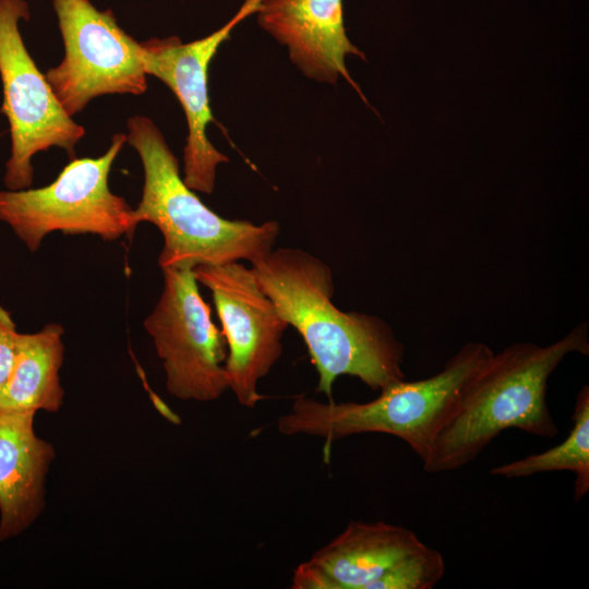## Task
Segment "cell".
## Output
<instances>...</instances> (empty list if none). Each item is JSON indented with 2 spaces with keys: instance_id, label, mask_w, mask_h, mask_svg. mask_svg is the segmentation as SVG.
Masks as SVG:
<instances>
[{
  "instance_id": "cell-11",
  "label": "cell",
  "mask_w": 589,
  "mask_h": 589,
  "mask_svg": "<svg viewBox=\"0 0 589 589\" xmlns=\"http://www.w3.org/2000/svg\"><path fill=\"white\" fill-rule=\"evenodd\" d=\"M256 14L305 76L330 84L341 76L365 100L345 62L348 55L365 57L346 34L342 0H262Z\"/></svg>"
},
{
  "instance_id": "cell-9",
  "label": "cell",
  "mask_w": 589,
  "mask_h": 589,
  "mask_svg": "<svg viewBox=\"0 0 589 589\" xmlns=\"http://www.w3.org/2000/svg\"><path fill=\"white\" fill-rule=\"evenodd\" d=\"M193 273L197 283L211 290L223 326L228 387L241 406L253 408L265 398L257 384L279 360L281 338L289 325L261 288L252 267L232 262L200 265Z\"/></svg>"
},
{
  "instance_id": "cell-7",
  "label": "cell",
  "mask_w": 589,
  "mask_h": 589,
  "mask_svg": "<svg viewBox=\"0 0 589 589\" xmlns=\"http://www.w3.org/2000/svg\"><path fill=\"white\" fill-rule=\"evenodd\" d=\"M64 56L45 76L64 111L73 117L103 95H142L147 74L141 43L124 32L111 10L89 0H52Z\"/></svg>"
},
{
  "instance_id": "cell-6",
  "label": "cell",
  "mask_w": 589,
  "mask_h": 589,
  "mask_svg": "<svg viewBox=\"0 0 589 589\" xmlns=\"http://www.w3.org/2000/svg\"><path fill=\"white\" fill-rule=\"evenodd\" d=\"M31 12L25 0H0V112L10 125L11 154L3 182L9 190L33 183L35 154L51 147L75 157V146L85 129L69 116L57 99L45 74L37 68L19 29Z\"/></svg>"
},
{
  "instance_id": "cell-2",
  "label": "cell",
  "mask_w": 589,
  "mask_h": 589,
  "mask_svg": "<svg viewBox=\"0 0 589 589\" xmlns=\"http://www.w3.org/2000/svg\"><path fill=\"white\" fill-rule=\"evenodd\" d=\"M570 353L589 354L586 322L546 346L516 342L493 352L435 440L422 462L424 471L441 473L468 465L508 429L555 437L558 428L546 402L548 382Z\"/></svg>"
},
{
  "instance_id": "cell-13",
  "label": "cell",
  "mask_w": 589,
  "mask_h": 589,
  "mask_svg": "<svg viewBox=\"0 0 589 589\" xmlns=\"http://www.w3.org/2000/svg\"><path fill=\"white\" fill-rule=\"evenodd\" d=\"M34 416L0 411V542L23 532L45 506V478L56 453L35 434Z\"/></svg>"
},
{
  "instance_id": "cell-15",
  "label": "cell",
  "mask_w": 589,
  "mask_h": 589,
  "mask_svg": "<svg viewBox=\"0 0 589 589\" xmlns=\"http://www.w3.org/2000/svg\"><path fill=\"white\" fill-rule=\"evenodd\" d=\"M573 428L568 436L548 450L528 455L496 466L490 474L507 479L526 478L538 473L570 471L575 474L574 501L578 502L589 491V387L577 393Z\"/></svg>"
},
{
  "instance_id": "cell-12",
  "label": "cell",
  "mask_w": 589,
  "mask_h": 589,
  "mask_svg": "<svg viewBox=\"0 0 589 589\" xmlns=\"http://www.w3.org/2000/svg\"><path fill=\"white\" fill-rule=\"evenodd\" d=\"M424 543L410 529L384 521H350L300 564L293 589H370L388 568Z\"/></svg>"
},
{
  "instance_id": "cell-17",
  "label": "cell",
  "mask_w": 589,
  "mask_h": 589,
  "mask_svg": "<svg viewBox=\"0 0 589 589\" xmlns=\"http://www.w3.org/2000/svg\"><path fill=\"white\" fill-rule=\"evenodd\" d=\"M19 335L10 312L0 305V392L14 364Z\"/></svg>"
},
{
  "instance_id": "cell-3",
  "label": "cell",
  "mask_w": 589,
  "mask_h": 589,
  "mask_svg": "<svg viewBox=\"0 0 589 589\" xmlns=\"http://www.w3.org/2000/svg\"><path fill=\"white\" fill-rule=\"evenodd\" d=\"M127 129L125 142L139 154L144 173L134 218L137 225L153 224L163 235L160 269H193L241 260L253 264L274 249L278 223L230 220L207 207L184 183L177 157L152 119L132 116Z\"/></svg>"
},
{
  "instance_id": "cell-14",
  "label": "cell",
  "mask_w": 589,
  "mask_h": 589,
  "mask_svg": "<svg viewBox=\"0 0 589 589\" xmlns=\"http://www.w3.org/2000/svg\"><path fill=\"white\" fill-rule=\"evenodd\" d=\"M63 327L51 323L20 334L14 364L0 392V411L56 412L63 400L59 371L63 361Z\"/></svg>"
},
{
  "instance_id": "cell-16",
  "label": "cell",
  "mask_w": 589,
  "mask_h": 589,
  "mask_svg": "<svg viewBox=\"0 0 589 589\" xmlns=\"http://www.w3.org/2000/svg\"><path fill=\"white\" fill-rule=\"evenodd\" d=\"M444 573L442 553L423 544L397 561L370 589H431Z\"/></svg>"
},
{
  "instance_id": "cell-1",
  "label": "cell",
  "mask_w": 589,
  "mask_h": 589,
  "mask_svg": "<svg viewBox=\"0 0 589 589\" xmlns=\"http://www.w3.org/2000/svg\"><path fill=\"white\" fill-rule=\"evenodd\" d=\"M280 316L301 335L317 374L316 390L332 400L333 385L354 376L373 390L405 380V348L382 318L344 312L333 303L330 267L297 248L272 250L251 264Z\"/></svg>"
},
{
  "instance_id": "cell-8",
  "label": "cell",
  "mask_w": 589,
  "mask_h": 589,
  "mask_svg": "<svg viewBox=\"0 0 589 589\" xmlns=\"http://www.w3.org/2000/svg\"><path fill=\"white\" fill-rule=\"evenodd\" d=\"M164 287L144 327L163 361L168 393L213 401L228 387L227 342L214 324L191 268H163Z\"/></svg>"
},
{
  "instance_id": "cell-4",
  "label": "cell",
  "mask_w": 589,
  "mask_h": 589,
  "mask_svg": "<svg viewBox=\"0 0 589 589\" xmlns=\"http://www.w3.org/2000/svg\"><path fill=\"white\" fill-rule=\"evenodd\" d=\"M482 342H467L436 374L405 380L381 389L366 402H322L299 395L277 420L279 433L325 440L324 455L337 440L383 433L402 440L423 462L438 434L454 416L470 381L493 354Z\"/></svg>"
},
{
  "instance_id": "cell-10",
  "label": "cell",
  "mask_w": 589,
  "mask_h": 589,
  "mask_svg": "<svg viewBox=\"0 0 589 589\" xmlns=\"http://www.w3.org/2000/svg\"><path fill=\"white\" fill-rule=\"evenodd\" d=\"M262 0H245L236 15L206 37L183 43L177 36L141 41L145 73L164 82L177 96L188 123L183 148V181L193 191L211 194L218 165L228 157L217 151L206 129L214 121L208 96V69L219 46L247 16L256 13Z\"/></svg>"
},
{
  "instance_id": "cell-5",
  "label": "cell",
  "mask_w": 589,
  "mask_h": 589,
  "mask_svg": "<svg viewBox=\"0 0 589 589\" xmlns=\"http://www.w3.org/2000/svg\"><path fill=\"white\" fill-rule=\"evenodd\" d=\"M124 143V133L113 134L105 154L72 158L46 187L0 191V220L31 252L53 231L96 235L105 241L132 235L137 227L134 208L108 184Z\"/></svg>"
}]
</instances>
